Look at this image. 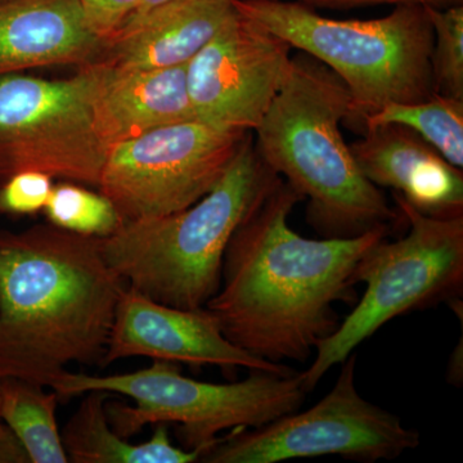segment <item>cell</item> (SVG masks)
I'll list each match as a JSON object with an SVG mask.
<instances>
[{"label": "cell", "instance_id": "cell-3", "mask_svg": "<svg viewBox=\"0 0 463 463\" xmlns=\"http://www.w3.org/2000/svg\"><path fill=\"white\" fill-rule=\"evenodd\" d=\"M350 94L316 58H291L288 78L258 125V154L307 203V223L323 239H352L397 219L362 174L341 134Z\"/></svg>", "mask_w": 463, "mask_h": 463}, {"label": "cell", "instance_id": "cell-15", "mask_svg": "<svg viewBox=\"0 0 463 463\" xmlns=\"http://www.w3.org/2000/svg\"><path fill=\"white\" fill-rule=\"evenodd\" d=\"M99 60L94 121L108 148L157 128L196 120L188 96L187 65L129 70Z\"/></svg>", "mask_w": 463, "mask_h": 463}, {"label": "cell", "instance_id": "cell-8", "mask_svg": "<svg viewBox=\"0 0 463 463\" xmlns=\"http://www.w3.org/2000/svg\"><path fill=\"white\" fill-rule=\"evenodd\" d=\"M100 74L97 60L62 80L0 76V184L41 172L99 188L109 151L94 121Z\"/></svg>", "mask_w": 463, "mask_h": 463}, {"label": "cell", "instance_id": "cell-16", "mask_svg": "<svg viewBox=\"0 0 463 463\" xmlns=\"http://www.w3.org/2000/svg\"><path fill=\"white\" fill-rule=\"evenodd\" d=\"M234 11L233 0H174L128 21L100 58L129 70L185 66Z\"/></svg>", "mask_w": 463, "mask_h": 463}, {"label": "cell", "instance_id": "cell-23", "mask_svg": "<svg viewBox=\"0 0 463 463\" xmlns=\"http://www.w3.org/2000/svg\"><path fill=\"white\" fill-rule=\"evenodd\" d=\"M141 0H79L88 29L108 44L136 14Z\"/></svg>", "mask_w": 463, "mask_h": 463}, {"label": "cell", "instance_id": "cell-26", "mask_svg": "<svg viewBox=\"0 0 463 463\" xmlns=\"http://www.w3.org/2000/svg\"><path fill=\"white\" fill-rule=\"evenodd\" d=\"M170 2H174V0H141V2H139L138 9H137L136 14H134L133 16L129 18V20L145 16V14H148V12L154 11V9L156 8L163 7V5H165Z\"/></svg>", "mask_w": 463, "mask_h": 463}, {"label": "cell", "instance_id": "cell-18", "mask_svg": "<svg viewBox=\"0 0 463 463\" xmlns=\"http://www.w3.org/2000/svg\"><path fill=\"white\" fill-rule=\"evenodd\" d=\"M57 392L17 377L0 379V420L16 435L30 463H67L57 422Z\"/></svg>", "mask_w": 463, "mask_h": 463}, {"label": "cell", "instance_id": "cell-5", "mask_svg": "<svg viewBox=\"0 0 463 463\" xmlns=\"http://www.w3.org/2000/svg\"><path fill=\"white\" fill-rule=\"evenodd\" d=\"M242 16L316 58L339 76L350 94L347 120L364 127L390 103L434 96V32L426 5H399L374 20H335L309 5L283 0H233Z\"/></svg>", "mask_w": 463, "mask_h": 463}, {"label": "cell", "instance_id": "cell-21", "mask_svg": "<svg viewBox=\"0 0 463 463\" xmlns=\"http://www.w3.org/2000/svg\"><path fill=\"white\" fill-rule=\"evenodd\" d=\"M434 32L431 76L439 96L463 99V5H426Z\"/></svg>", "mask_w": 463, "mask_h": 463}, {"label": "cell", "instance_id": "cell-10", "mask_svg": "<svg viewBox=\"0 0 463 463\" xmlns=\"http://www.w3.org/2000/svg\"><path fill=\"white\" fill-rule=\"evenodd\" d=\"M248 134L199 120L149 130L109 147L99 190L125 223L181 212L214 187Z\"/></svg>", "mask_w": 463, "mask_h": 463}, {"label": "cell", "instance_id": "cell-22", "mask_svg": "<svg viewBox=\"0 0 463 463\" xmlns=\"http://www.w3.org/2000/svg\"><path fill=\"white\" fill-rule=\"evenodd\" d=\"M53 178L41 172L14 174L0 184V214L33 215L44 210Z\"/></svg>", "mask_w": 463, "mask_h": 463}, {"label": "cell", "instance_id": "cell-17", "mask_svg": "<svg viewBox=\"0 0 463 463\" xmlns=\"http://www.w3.org/2000/svg\"><path fill=\"white\" fill-rule=\"evenodd\" d=\"M83 401L67 422L63 447L72 463H194L210 447L185 449L174 446L167 423H156L145 443L132 444L114 430L106 404L112 394L102 390L85 392Z\"/></svg>", "mask_w": 463, "mask_h": 463}, {"label": "cell", "instance_id": "cell-13", "mask_svg": "<svg viewBox=\"0 0 463 463\" xmlns=\"http://www.w3.org/2000/svg\"><path fill=\"white\" fill-rule=\"evenodd\" d=\"M350 151L362 174L376 187L397 192L413 209L432 218L463 216V173L399 124L364 129Z\"/></svg>", "mask_w": 463, "mask_h": 463}, {"label": "cell", "instance_id": "cell-20", "mask_svg": "<svg viewBox=\"0 0 463 463\" xmlns=\"http://www.w3.org/2000/svg\"><path fill=\"white\" fill-rule=\"evenodd\" d=\"M43 212L54 227L96 239L112 236L125 223L108 196L102 192L88 190L79 183L53 185Z\"/></svg>", "mask_w": 463, "mask_h": 463}, {"label": "cell", "instance_id": "cell-4", "mask_svg": "<svg viewBox=\"0 0 463 463\" xmlns=\"http://www.w3.org/2000/svg\"><path fill=\"white\" fill-rule=\"evenodd\" d=\"M281 181L248 134L205 196L173 214L127 222L99 239L100 251L129 288L165 306L201 309L221 288L234 232Z\"/></svg>", "mask_w": 463, "mask_h": 463}, {"label": "cell", "instance_id": "cell-14", "mask_svg": "<svg viewBox=\"0 0 463 463\" xmlns=\"http://www.w3.org/2000/svg\"><path fill=\"white\" fill-rule=\"evenodd\" d=\"M105 47L88 29L79 0H0V76L90 65Z\"/></svg>", "mask_w": 463, "mask_h": 463}, {"label": "cell", "instance_id": "cell-12", "mask_svg": "<svg viewBox=\"0 0 463 463\" xmlns=\"http://www.w3.org/2000/svg\"><path fill=\"white\" fill-rule=\"evenodd\" d=\"M133 356L192 367L216 365L225 370L243 367L273 373H294L292 368L263 361L233 345L206 307L187 310L165 306L127 286L116 307L100 365L106 367Z\"/></svg>", "mask_w": 463, "mask_h": 463}, {"label": "cell", "instance_id": "cell-9", "mask_svg": "<svg viewBox=\"0 0 463 463\" xmlns=\"http://www.w3.org/2000/svg\"><path fill=\"white\" fill-rule=\"evenodd\" d=\"M331 392L306 412L286 414L261 428L236 429L201 456L205 463H277L340 456L373 463L419 447L420 434L397 414L365 401L355 386L356 354L343 362Z\"/></svg>", "mask_w": 463, "mask_h": 463}, {"label": "cell", "instance_id": "cell-6", "mask_svg": "<svg viewBox=\"0 0 463 463\" xmlns=\"http://www.w3.org/2000/svg\"><path fill=\"white\" fill-rule=\"evenodd\" d=\"M60 399L80 397L93 390L132 399L134 405L106 404L109 421L125 439L145 426L176 423L185 449L213 447L216 435L236 429H258L286 414L298 412L307 392L300 373L252 370L246 380L203 383L182 373L179 364L152 362L129 373H63L52 385Z\"/></svg>", "mask_w": 463, "mask_h": 463}, {"label": "cell", "instance_id": "cell-7", "mask_svg": "<svg viewBox=\"0 0 463 463\" xmlns=\"http://www.w3.org/2000/svg\"><path fill=\"white\" fill-rule=\"evenodd\" d=\"M392 197L410 231L395 242L379 241L356 264L353 285L364 282L367 288L336 331L317 345L315 362L300 373L307 392L395 317L461 300L463 216L432 218L397 192Z\"/></svg>", "mask_w": 463, "mask_h": 463}, {"label": "cell", "instance_id": "cell-2", "mask_svg": "<svg viewBox=\"0 0 463 463\" xmlns=\"http://www.w3.org/2000/svg\"><path fill=\"white\" fill-rule=\"evenodd\" d=\"M127 286L96 237L0 231V379L52 388L67 365H100Z\"/></svg>", "mask_w": 463, "mask_h": 463}, {"label": "cell", "instance_id": "cell-19", "mask_svg": "<svg viewBox=\"0 0 463 463\" xmlns=\"http://www.w3.org/2000/svg\"><path fill=\"white\" fill-rule=\"evenodd\" d=\"M399 124L437 149L452 165L463 167V99L439 96L414 103H390L364 123V129L373 125Z\"/></svg>", "mask_w": 463, "mask_h": 463}, {"label": "cell", "instance_id": "cell-1", "mask_svg": "<svg viewBox=\"0 0 463 463\" xmlns=\"http://www.w3.org/2000/svg\"><path fill=\"white\" fill-rule=\"evenodd\" d=\"M282 181L241 223L225 250L221 288L206 304L233 345L270 364L306 362L339 327L337 301H354L358 261L388 228L310 240L288 224L303 201Z\"/></svg>", "mask_w": 463, "mask_h": 463}, {"label": "cell", "instance_id": "cell-25", "mask_svg": "<svg viewBox=\"0 0 463 463\" xmlns=\"http://www.w3.org/2000/svg\"><path fill=\"white\" fill-rule=\"evenodd\" d=\"M0 463H30L16 435L0 420Z\"/></svg>", "mask_w": 463, "mask_h": 463}, {"label": "cell", "instance_id": "cell-11", "mask_svg": "<svg viewBox=\"0 0 463 463\" xmlns=\"http://www.w3.org/2000/svg\"><path fill=\"white\" fill-rule=\"evenodd\" d=\"M291 50L236 9L185 66L196 120L225 132H254L288 78Z\"/></svg>", "mask_w": 463, "mask_h": 463}, {"label": "cell", "instance_id": "cell-24", "mask_svg": "<svg viewBox=\"0 0 463 463\" xmlns=\"http://www.w3.org/2000/svg\"><path fill=\"white\" fill-rule=\"evenodd\" d=\"M303 5L309 7L322 8H354L364 5H421L432 7H449V5H462V0H300Z\"/></svg>", "mask_w": 463, "mask_h": 463}]
</instances>
